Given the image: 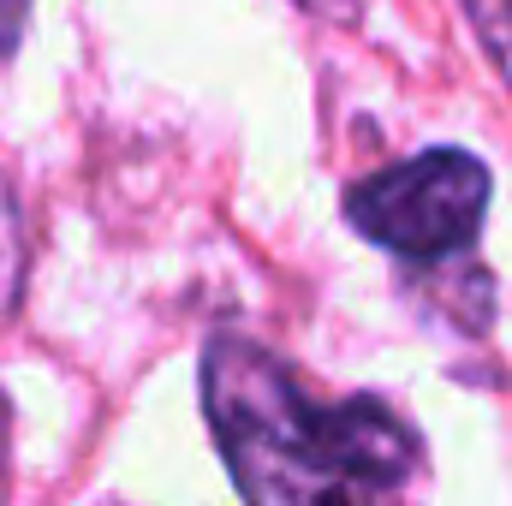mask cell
Here are the masks:
<instances>
[{"label":"cell","mask_w":512,"mask_h":506,"mask_svg":"<svg viewBox=\"0 0 512 506\" xmlns=\"http://www.w3.org/2000/svg\"><path fill=\"white\" fill-rule=\"evenodd\" d=\"M6 435H12V411H6V393H0V465H6Z\"/></svg>","instance_id":"5"},{"label":"cell","mask_w":512,"mask_h":506,"mask_svg":"<svg viewBox=\"0 0 512 506\" xmlns=\"http://www.w3.org/2000/svg\"><path fill=\"white\" fill-rule=\"evenodd\" d=\"M18 292H24V233H18V203L0 179V322L12 316Z\"/></svg>","instance_id":"3"},{"label":"cell","mask_w":512,"mask_h":506,"mask_svg":"<svg viewBox=\"0 0 512 506\" xmlns=\"http://www.w3.org/2000/svg\"><path fill=\"white\" fill-rule=\"evenodd\" d=\"M203 405L245 501H387L423 477V441L387 399L316 405L274 352L239 334L209 340Z\"/></svg>","instance_id":"1"},{"label":"cell","mask_w":512,"mask_h":506,"mask_svg":"<svg viewBox=\"0 0 512 506\" xmlns=\"http://www.w3.org/2000/svg\"><path fill=\"white\" fill-rule=\"evenodd\" d=\"M24 18H30V0H0V66L18 54V42H24Z\"/></svg>","instance_id":"4"},{"label":"cell","mask_w":512,"mask_h":506,"mask_svg":"<svg viewBox=\"0 0 512 506\" xmlns=\"http://www.w3.org/2000/svg\"><path fill=\"white\" fill-rule=\"evenodd\" d=\"M483 215H489V167L471 149H423L346 191V221L358 227V239L405 262H447L471 251Z\"/></svg>","instance_id":"2"}]
</instances>
